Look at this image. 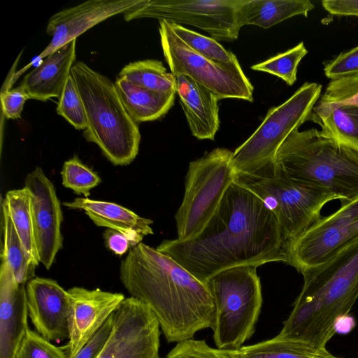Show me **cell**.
Segmentation results:
<instances>
[{
    "label": "cell",
    "mask_w": 358,
    "mask_h": 358,
    "mask_svg": "<svg viewBox=\"0 0 358 358\" xmlns=\"http://www.w3.org/2000/svg\"><path fill=\"white\" fill-rule=\"evenodd\" d=\"M289 244L274 214L234 180L201 231L187 240H164L156 248L199 281L239 266L287 264Z\"/></svg>",
    "instance_id": "cell-1"
},
{
    "label": "cell",
    "mask_w": 358,
    "mask_h": 358,
    "mask_svg": "<svg viewBox=\"0 0 358 358\" xmlns=\"http://www.w3.org/2000/svg\"><path fill=\"white\" fill-rule=\"evenodd\" d=\"M120 280L130 294L156 315L168 342L192 338L212 328L215 307L205 283L170 257L143 243L122 261Z\"/></svg>",
    "instance_id": "cell-2"
},
{
    "label": "cell",
    "mask_w": 358,
    "mask_h": 358,
    "mask_svg": "<svg viewBox=\"0 0 358 358\" xmlns=\"http://www.w3.org/2000/svg\"><path fill=\"white\" fill-rule=\"evenodd\" d=\"M301 274L302 289L277 336L326 348L358 298V238Z\"/></svg>",
    "instance_id": "cell-3"
},
{
    "label": "cell",
    "mask_w": 358,
    "mask_h": 358,
    "mask_svg": "<svg viewBox=\"0 0 358 358\" xmlns=\"http://www.w3.org/2000/svg\"><path fill=\"white\" fill-rule=\"evenodd\" d=\"M273 161L292 180L327 189L342 203L358 197V151L315 128L294 130Z\"/></svg>",
    "instance_id": "cell-4"
},
{
    "label": "cell",
    "mask_w": 358,
    "mask_h": 358,
    "mask_svg": "<svg viewBox=\"0 0 358 358\" xmlns=\"http://www.w3.org/2000/svg\"><path fill=\"white\" fill-rule=\"evenodd\" d=\"M71 74L85 110L84 137L114 165L129 164L138 155L141 134L115 83L83 62H75Z\"/></svg>",
    "instance_id": "cell-5"
},
{
    "label": "cell",
    "mask_w": 358,
    "mask_h": 358,
    "mask_svg": "<svg viewBox=\"0 0 358 358\" xmlns=\"http://www.w3.org/2000/svg\"><path fill=\"white\" fill-rule=\"evenodd\" d=\"M235 180L274 214L289 245L321 217L326 203L340 200L327 189L292 180L273 160L250 173H237Z\"/></svg>",
    "instance_id": "cell-6"
},
{
    "label": "cell",
    "mask_w": 358,
    "mask_h": 358,
    "mask_svg": "<svg viewBox=\"0 0 358 358\" xmlns=\"http://www.w3.org/2000/svg\"><path fill=\"white\" fill-rule=\"evenodd\" d=\"M257 268L250 265L229 268L205 282L213 299L211 329L218 348L237 350L255 332L262 305Z\"/></svg>",
    "instance_id": "cell-7"
},
{
    "label": "cell",
    "mask_w": 358,
    "mask_h": 358,
    "mask_svg": "<svg viewBox=\"0 0 358 358\" xmlns=\"http://www.w3.org/2000/svg\"><path fill=\"white\" fill-rule=\"evenodd\" d=\"M233 152L217 148L189 163L182 201L175 215L178 239L198 234L217 210L237 172Z\"/></svg>",
    "instance_id": "cell-8"
},
{
    "label": "cell",
    "mask_w": 358,
    "mask_h": 358,
    "mask_svg": "<svg viewBox=\"0 0 358 358\" xmlns=\"http://www.w3.org/2000/svg\"><path fill=\"white\" fill-rule=\"evenodd\" d=\"M322 87L306 82L284 103L271 108L259 127L233 152L236 172L250 173L273 161L289 135L308 120Z\"/></svg>",
    "instance_id": "cell-9"
},
{
    "label": "cell",
    "mask_w": 358,
    "mask_h": 358,
    "mask_svg": "<svg viewBox=\"0 0 358 358\" xmlns=\"http://www.w3.org/2000/svg\"><path fill=\"white\" fill-rule=\"evenodd\" d=\"M241 0H141L124 13L126 21L149 17L192 25L216 41L238 38L236 10Z\"/></svg>",
    "instance_id": "cell-10"
},
{
    "label": "cell",
    "mask_w": 358,
    "mask_h": 358,
    "mask_svg": "<svg viewBox=\"0 0 358 358\" xmlns=\"http://www.w3.org/2000/svg\"><path fill=\"white\" fill-rule=\"evenodd\" d=\"M159 32L164 59L171 73L182 74L213 92L220 99L234 98L252 102L254 87L247 77L237 75L191 49L159 21Z\"/></svg>",
    "instance_id": "cell-11"
},
{
    "label": "cell",
    "mask_w": 358,
    "mask_h": 358,
    "mask_svg": "<svg viewBox=\"0 0 358 358\" xmlns=\"http://www.w3.org/2000/svg\"><path fill=\"white\" fill-rule=\"evenodd\" d=\"M358 238V197L320 217L293 241L287 264L301 273L324 262Z\"/></svg>",
    "instance_id": "cell-12"
},
{
    "label": "cell",
    "mask_w": 358,
    "mask_h": 358,
    "mask_svg": "<svg viewBox=\"0 0 358 358\" xmlns=\"http://www.w3.org/2000/svg\"><path fill=\"white\" fill-rule=\"evenodd\" d=\"M159 327L147 304L125 298L113 313V330L96 358H159Z\"/></svg>",
    "instance_id": "cell-13"
},
{
    "label": "cell",
    "mask_w": 358,
    "mask_h": 358,
    "mask_svg": "<svg viewBox=\"0 0 358 358\" xmlns=\"http://www.w3.org/2000/svg\"><path fill=\"white\" fill-rule=\"evenodd\" d=\"M308 120L323 136L358 151V76L331 80Z\"/></svg>",
    "instance_id": "cell-14"
},
{
    "label": "cell",
    "mask_w": 358,
    "mask_h": 358,
    "mask_svg": "<svg viewBox=\"0 0 358 358\" xmlns=\"http://www.w3.org/2000/svg\"><path fill=\"white\" fill-rule=\"evenodd\" d=\"M29 193L34 235L38 261L50 268L62 248L61 203L52 182L41 167L28 173L25 185Z\"/></svg>",
    "instance_id": "cell-15"
},
{
    "label": "cell",
    "mask_w": 358,
    "mask_h": 358,
    "mask_svg": "<svg viewBox=\"0 0 358 358\" xmlns=\"http://www.w3.org/2000/svg\"><path fill=\"white\" fill-rule=\"evenodd\" d=\"M67 291L69 342L66 348L69 358H74L117 309L125 296L122 293L81 287H73Z\"/></svg>",
    "instance_id": "cell-16"
},
{
    "label": "cell",
    "mask_w": 358,
    "mask_h": 358,
    "mask_svg": "<svg viewBox=\"0 0 358 358\" xmlns=\"http://www.w3.org/2000/svg\"><path fill=\"white\" fill-rule=\"evenodd\" d=\"M141 1L90 0L56 13L50 18L46 29L52 39L36 59H44L96 24L124 14Z\"/></svg>",
    "instance_id": "cell-17"
},
{
    "label": "cell",
    "mask_w": 358,
    "mask_h": 358,
    "mask_svg": "<svg viewBox=\"0 0 358 358\" xmlns=\"http://www.w3.org/2000/svg\"><path fill=\"white\" fill-rule=\"evenodd\" d=\"M28 315L36 331L50 341L69 338V298L52 279L34 277L26 286Z\"/></svg>",
    "instance_id": "cell-18"
},
{
    "label": "cell",
    "mask_w": 358,
    "mask_h": 358,
    "mask_svg": "<svg viewBox=\"0 0 358 358\" xmlns=\"http://www.w3.org/2000/svg\"><path fill=\"white\" fill-rule=\"evenodd\" d=\"M26 287L6 264L0 271V358H14L29 330Z\"/></svg>",
    "instance_id": "cell-19"
},
{
    "label": "cell",
    "mask_w": 358,
    "mask_h": 358,
    "mask_svg": "<svg viewBox=\"0 0 358 358\" xmlns=\"http://www.w3.org/2000/svg\"><path fill=\"white\" fill-rule=\"evenodd\" d=\"M176 92L194 136L215 139L220 127L219 97L190 77L175 75Z\"/></svg>",
    "instance_id": "cell-20"
},
{
    "label": "cell",
    "mask_w": 358,
    "mask_h": 358,
    "mask_svg": "<svg viewBox=\"0 0 358 358\" xmlns=\"http://www.w3.org/2000/svg\"><path fill=\"white\" fill-rule=\"evenodd\" d=\"M76 44V39L65 44L24 76L19 86L29 99H59L75 64Z\"/></svg>",
    "instance_id": "cell-21"
},
{
    "label": "cell",
    "mask_w": 358,
    "mask_h": 358,
    "mask_svg": "<svg viewBox=\"0 0 358 358\" xmlns=\"http://www.w3.org/2000/svg\"><path fill=\"white\" fill-rule=\"evenodd\" d=\"M63 205L85 211L99 227L116 230L127 236L132 247L141 243L144 236L153 234L152 220L143 217L119 204L88 198H76Z\"/></svg>",
    "instance_id": "cell-22"
},
{
    "label": "cell",
    "mask_w": 358,
    "mask_h": 358,
    "mask_svg": "<svg viewBox=\"0 0 358 358\" xmlns=\"http://www.w3.org/2000/svg\"><path fill=\"white\" fill-rule=\"evenodd\" d=\"M314 8L309 0H241L236 22L240 29L245 25L268 29L294 16L307 17Z\"/></svg>",
    "instance_id": "cell-23"
},
{
    "label": "cell",
    "mask_w": 358,
    "mask_h": 358,
    "mask_svg": "<svg viewBox=\"0 0 358 358\" xmlns=\"http://www.w3.org/2000/svg\"><path fill=\"white\" fill-rule=\"evenodd\" d=\"M115 85L127 110L137 123L162 117L174 103L176 92L152 91L122 78H117Z\"/></svg>",
    "instance_id": "cell-24"
},
{
    "label": "cell",
    "mask_w": 358,
    "mask_h": 358,
    "mask_svg": "<svg viewBox=\"0 0 358 358\" xmlns=\"http://www.w3.org/2000/svg\"><path fill=\"white\" fill-rule=\"evenodd\" d=\"M238 358H339L326 348L275 337L256 344L243 346L235 351Z\"/></svg>",
    "instance_id": "cell-25"
},
{
    "label": "cell",
    "mask_w": 358,
    "mask_h": 358,
    "mask_svg": "<svg viewBox=\"0 0 358 358\" xmlns=\"http://www.w3.org/2000/svg\"><path fill=\"white\" fill-rule=\"evenodd\" d=\"M3 249L1 262L7 266L15 280L24 285L35 277V268L38 266L24 247L2 202Z\"/></svg>",
    "instance_id": "cell-26"
},
{
    "label": "cell",
    "mask_w": 358,
    "mask_h": 358,
    "mask_svg": "<svg viewBox=\"0 0 358 358\" xmlns=\"http://www.w3.org/2000/svg\"><path fill=\"white\" fill-rule=\"evenodd\" d=\"M169 24L175 34L196 52L237 75L246 77L236 55L216 40L182 25Z\"/></svg>",
    "instance_id": "cell-27"
},
{
    "label": "cell",
    "mask_w": 358,
    "mask_h": 358,
    "mask_svg": "<svg viewBox=\"0 0 358 358\" xmlns=\"http://www.w3.org/2000/svg\"><path fill=\"white\" fill-rule=\"evenodd\" d=\"M3 203L27 252L38 265L31 211L30 196L26 187L8 191Z\"/></svg>",
    "instance_id": "cell-28"
},
{
    "label": "cell",
    "mask_w": 358,
    "mask_h": 358,
    "mask_svg": "<svg viewBox=\"0 0 358 358\" xmlns=\"http://www.w3.org/2000/svg\"><path fill=\"white\" fill-rule=\"evenodd\" d=\"M119 78L152 91L176 92L175 76L168 73L162 62L157 59L131 62L120 71Z\"/></svg>",
    "instance_id": "cell-29"
},
{
    "label": "cell",
    "mask_w": 358,
    "mask_h": 358,
    "mask_svg": "<svg viewBox=\"0 0 358 358\" xmlns=\"http://www.w3.org/2000/svg\"><path fill=\"white\" fill-rule=\"evenodd\" d=\"M307 53L303 42H301L285 52L252 65L251 69L276 76L287 85H292L296 80L299 64Z\"/></svg>",
    "instance_id": "cell-30"
},
{
    "label": "cell",
    "mask_w": 358,
    "mask_h": 358,
    "mask_svg": "<svg viewBox=\"0 0 358 358\" xmlns=\"http://www.w3.org/2000/svg\"><path fill=\"white\" fill-rule=\"evenodd\" d=\"M61 176L62 185L65 187L78 194L84 195L85 198L101 182L99 175L83 164L76 156L64 163Z\"/></svg>",
    "instance_id": "cell-31"
},
{
    "label": "cell",
    "mask_w": 358,
    "mask_h": 358,
    "mask_svg": "<svg viewBox=\"0 0 358 358\" xmlns=\"http://www.w3.org/2000/svg\"><path fill=\"white\" fill-rule=\"evenodd\" d=\"M56 111L76 129L87 128L84 105L71 73L59 97Z\"/></svg>",
    "instance_id": "cell-32"
},
{
    "label": "cell",
    "mask_w": 358,
    "mask_h": 358,
    "mask_svg": "<svg viewBox=\"0 0 358 358\" xmlns=\"http://www.w3.org/2000/svg\"><path fill=\"white\" fill-rule=\"evenodd\" d=\"M14 358H69L66 346L57 347L29 329L22 339Z\"/></svg>",
    "instance_id": "cell-33"
},
{
    "label": "cell",
    "mask_w": 358,
    "mask_h": 358,
    "mask_svg": "<svg viewBox=\"0 0 358 358\" xmlns=\"http://www.w3.org/2000/svg\"><path fill=\"white\" fill-rule=\"evenodd\" d=\"M235 351L212 348L203 340L189 338L177 343L166 358H238Z\"/></svg>",
    "instance_id": "cell-34"
},
{
    "label": "cell",
    "mask_w": 358,
    "mask_h": 358,
    "mask_svg": "<svg viewBox=\"0 0 358 358\" xmlns=\"http://www.w3.org/2000/svg\"><path fill=\"white\" fill-rule=\"evenodd\" d=\"M324 72L331 80L358 76V46L339 54L327 62Z\"/></svg>",
    "instance_id": "cell-35"
},
{
    "label": "cell",
    "mask_w": 358,
    "mask_h": 358,
    "mask_svg": "<svg viewBox=\"0 0 358 358\" xmlns=\"http://www.w3.org/2000/svg\"><path fill=\"white\" fill-rule=\"evenodd\" d=\"M27 99H29L27 94L20 86L3 90L1 101L3 115L7 119L20 118Z\"/></svg>",
    "instance_id": "cell-36"
},
{
    "label": "cell",
    "mask_w": 358,
    "mask_h": 358,
    "mask_svg": "<svg viewBox=\"0 0 358 358\" xmlns=\"http://www.w3.org/2000/svg\"><path fill=\"white\" fill-rule=\"evenodd\" d=\"M113 327V313L74 358H96L109 338Z\"/></svg>",
    "instance_id": "cell-37"
},
{
    "label": "cell",
    "mask_w": 358,
    "mask_h": 358,
    "mask_svg": "<svg viewBox=\"0 0 358 358\" xmlns=\"http://www.w3.org/2000/svg\"><path fill=\"white\" fill-rule=\"evenodd\" d=\"M322 6L331 15L358 17V0H323Z\"/></svg>",
    "instance_id": "cell-38"
},
{
    "label": "cell",
    "mask_w": 358,
    "mask_h": 358,
    "mask_svg": "<svg viewBox=\"0 0 358 358\" xmlns=\"http://www.w3.org/2000/svg\"><path fill=\"white\" fill-rule=\"evenodd\" d=\"M104 239L107 248L115 255L121 256L132 247L129 238L116 230L108 229L104 233Z\"/></svg>",
    "instance_id": "cell-39"
}]
</instances>
